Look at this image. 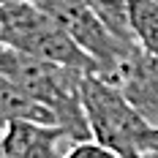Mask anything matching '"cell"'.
Listing matches in <instances>:
<instances>
[{"instance_id": "7c38bea8", "label": "cell", "mask_w": 158, "mask_h": 158, "mask_svg": "<svg viewBox=\"0 0 158 158\" xmlns=\"http://www.w3.org/2000/svg\"><path fill=\"white\" fill-rule=\"evenodd\" d=\"M142 158H158V153L153 150V153H147V156H142Z\"/></svg>"}, {"instance_id": "3957f363", "label": "cell", "mask_w": 158, "mask_h": 158, "mask_svg": "<svg viewBox=\"0 0 158 158\" xmlns=\"http://www.w3.org/2000/svg\"><path fill=\"white\" fill-rule=\"evenodd\" d=\"M0 41L3 47L30 55L35 60H49L79 68L85 74H95V60L77 41L30 0L0 3Z\"/></svg>"}, {"instance_id": "7a4b0ae2", "label": "cell", "mask_w": 158, "mask_h": 158, "mask_svg": "<svg viewBox=\"0 0 158 158\" xmlns=\"http://www.w3.org/2000/svg\"><path fill=\"white\" fill-rule=\"evenodd\" d=\"M82 106L93 139L120 158H142L153 150L158 128L134 109V104L112 79L101 74H85Z\"/></svg>"}, {"instance_id": "277c9868", "label": "cell", "mask_w": 158, "mask_h": 158, "mask_svg": "<svg viewBox=\"0 0 158 158\" xmlns=\"http://www.w3.org/2000/svg\"><path fill=\"white\" fill-rule=\"evenodd\" d=\"M30 3H35L41 11H47L79 47L95 60V65H98L95 74H101V77H106V79L117 71V65L123 63V57L136 49V44L120 41L95 16V11L85 0H30Z\"/></svg>"}, {"instance_id": "9a60e30c", "label": "cell", "mask_w": 158, "mask_h": 158, "mask_svg": "<svg viewBox=\"0 0 158 158\" xmlns=\"http://www.w3.org/2000/svg\"><path fill=\"white\" fill-rule=\"evenodd\" d=\"M3 49H6V47H3V41H0V55H3Z\"/></svg>"}, {"instance_id": "8fae6325", "label": "cell", "mask_w": 158, "mask_h": 158, "mask_svg": "<svg viewBox=\"0 0 158 158\" xmlns=\"http://www.w3.org/2000/svg\"><path fill=\"white\" fill-rule=\"evenodd\" d=\"M0 158H6V147H3V128H0Z\"/></svg>"}, {"instance_id": "5b68a950", "label": "cell", "mask_w": 158, "mask_h": 158, "mask_svg": "<svg viewBox=\"0 0 158 158\" xmlns=\"http://www.w3.org/2000/svg\"><path fill=\"white\" fill-rule=\"evenodd\" d=\"M109 79L123 90L134 109L150 126L158 128V55L136 47L131 55L123 57V63Z\"/></svg>"}, {"instance_id": "6da1fadb", "label": "cell", "mask_w": 158, "mask_h": 158, "mask_svg": "<svg viewBox=\"0 0 158 158\" xmlns=\"http://www.w3.org/2000/svg\"><path fill=\"white\" fill-rule=\"evenodd\" d=\"M0 74L14 79L33 101H38L52 114L55 126L63 131V136L71 144L93 139L90 126H87V114L82 106L85 71L60 63H49V60H35L30 55H22V52H14L6 47L0 55Z\"/></svg>"}, {"instance_id": "30bf717a", "label": "cell", "mask_w": 158, "mask_h": 158, "mask_svg": "<svg viewBox=\"0 0 158 158\" xmlns=\"http://www.w3.org/2000/svg\"><path fill=\"white\" fill-rule=\"evenodd\" d=\"M63 158H120V156L112 153L109 147L98 144L95 139H87V142H74L71 150H68Z\"/></svg>"}, {"instance_id": "9c48e42d", "label": "cell", "mask_w": 158, "mask_h": 158, "mask_svg": "<svg viewBox=\"0 0 158 158\" xmlns=\"http://www.w3.org/2000/svg\"><path fill=\"white\" fill-rule=\"evenodd\" d=\"M85 3L93 8L95 16H98L120 41L136 44V41H134V33H131V25H128V0H85Z\"/></svg>"}, {"instance_id": "4fadbf2b", "label": "cell", "mask_w": 158, "mask_h": 158, "mask_svg": "<svg viewBox=\"0 0 158 158\" xmlns=\"http://www.w3.org/2000/svg\"><path fill=\"white\" fill-rule=\"evenodd\" d=\"M153 150L158 153V134H156V142H153ZM153 150H150V153H153Z\"/></svg>"}, {"instance_id": "52a82bcc", "label": "cell", "mask_w": 158, "mask_h": 158, "mask_svg": "<svg viewBox=\"0 0 158 158\" xmlns=\"http://www.w3.org/2000/svg\"><path fill=\"white\" fill-rule=\"evenodd\" d=\"M14 120H38V123H52L55 126L52 114L38 101H33L14 79L0 74V128H6Z\"/></svg>"}, {"instance_id": "5bb4252c", "label": "cell", "mask_w": 158, "mask_h": 158, "mask_svg": "<svg viewBox=\"0 0 158 158\" xmlns=\"http://www.w3.org/2000/svg\"><path fill=\"white\" fill-rule=\"evenodd\" d=\"M0 3H16V0H0Z\"/></svg>"}, {"instance_id": "ba28073f", "label": "cell", "mask_w": 158, "mask_h": 158, "mask_svg": "<svg viewBox=\"0 0 158 158\" xmlns=\"http://www.w3.org/2000/svg\"><path fill=\"white\" fill-rule=\"evenodd\" d=\"M128 25L136 47L158 55V3L156 0H128Z\"/></svg>"}, {"instance_id": "2e32d148", "label": "cell", "mask_w": 158, "mask_h": 158, "mask_svg": "<svg viewBox=\"0 0 158 158\" xmlns=\"http://www.w3.org/2000/svg\"><path fill=\"white\" fill-rule=\"evenodd\" d=\"M156 3H158V0H156Z\"/></svg>"}, {"instance_id": "8992f818", "label": "cell", "mask_w": 158, "mask_h": 158, "mask_svg": "<svg viewBox=\"0 0 158 158\" xmlns=\"http://www.w3.org/2000/svg\"><path fill=\"white\" fill-rule=\"evenodd\" d=\"M60 139L65 136L57 126L38 120H14L3 128L6 158H57Z\"/></svg>"}]
</instances>
